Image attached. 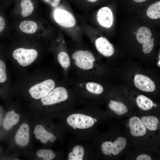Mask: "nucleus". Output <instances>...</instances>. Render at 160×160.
Masks as SVG:
<instances>
[{"mask_svg":"<svg viewBox=\"0 0 160 160\" xmlns=\"http://www.w3.org/2000/svg\"><path fill=\"white\" fill-rule=\"evenodd\" d=\"M37 156L43 158L44 160H51L55 157V154L50 149H41L38 151L36 153Z\"/></svg>","mask_w":160,"mask_h":160,"instance_id":"nucleus-26","label":"nucleus"},{"mask_svg":"<svg viewBox=\"0 0 160 160\" xmlns=\"http://www.w3.org/2000/svg\"><path fill=\"white\" fill-rule=\"evenodd\" d=\"M10 23L12 31L25 34L44 37L47 31L44 27L43 20L38 13L24 19L12 20Z\"/></svg>","mask_w":160,"mask_h":160,"instance_id":"nucleus-4","label":"nucleus"},{"mask_svg":"<svg viewBox=\"0 0 160 160\" xmlns=\"http://www.w3.org/2000/svg\"><path fill=\"white\" fill-rule=\"evenodd\" d=\"M34 133L38 139H40L43 143H47L48 140L53 142L55 140L56 137L52 134L47 132L42 125H38L35 127Z\"/></svg>","mask_w":160,"mask_h":160,"instance_id":"nucleus-20","label":"nucleus"},{"mask_svg":"<svg viewBox=\"0 0 160 160\" xmlns=\"http://www.w3.org/2000/svg\"><path fill=\"white\" fill-rule=\"evenodd\" d=\"M88 1L91 2H95L97 1V0H87Z\"/></svg>","mask_w":160,"mask_h":160,"instance_id":"nucleus-29","label":"nucleus"},{"mask_svg":"<svg viewBox=\"0 0 160 160\" xmlns=\"http://www.w3.org/2000/svg\"><path fill=\"white\" fill-rule=\"evenodd\" d=\"M46 2L52 6L55 7L59 4L60 0H44Z\"/></svg>","mask_w":160,"mask_h":160,"instance_id":"nucleus-27","label":"nucleus"},{"mask_svg":"<svg viewBox=\"0 0 160 160\" xmlns=\"http://www.w3.org/2000/svg\"><path fill=\"white\" fill-rule=\"evenodd\" d=\"M147 16L153 19L160 17V1H159L150 6L147 10Z\"/></svg>","mask_w":160,"mask_h":160,"instance_id":"nucleus-24","label":"nucleus"},{"mask_svg":"<svg viewBox=\"0 0 160 160\" xmlns=\"http://www.w3.org/2000/svg\"><path fill=\"white\" fill-rule=\"evenodd\" d=\"M80 82L78 84L79 88H81L90 94L98 95L102 94L103 92V87L97 83L88 81Z\"/></svg>","mask_w":160,"mask_h":160,"instance_id":"nucleus-21","label":"nucleus"},{"mask_svg":"<svg viewBox=\"0 0 160 160\" xmlns=\"http://www.w3.org/2000/svg\"><path fill=\"white\" fill-rule=\"evenodd\" d=\"M95 44L98 51L105 57L110 56L114 53L113 44L105 37H101L97 39Z\"/></svg>","mask_w":160,"mask_h":160,"instance_id":"nucleus-18","label":"nucleus"},{"mask_svg":"<svg viewBox=\"0 0 160 160\" xmlns=\"http://www.w3.org/2000/svg\"><path fill=\"white\" fill-rule=\"evenodd\" d=\"M30 139L29 127L26 123L22 124L15 135V141L18 145L24 147L27 145Z\"/></svg>","mask_w":160,"mask_h":160,"instance_id":"nucleus-17","label":"nucleus"},{"mask_svg":"<svg viewBox=\"0 0 160 160\" xmlns=\"http://www.w3.org/2000/svg\"><path fill=\"white\" fill-rule=\"evenodd\" d=\"M136 102L137 106L140 109L138 112L136 113L160 114L153 110V109L157 108V105L147 97L143 95H139L136 98Z\"/></svg>","mask_w":160,"mask_h":160,"instance_id":"nucleus-13","label":"nucleus"},{"mask_svg":"<svg viewBox=\"0 0 160 160\" xmlns=\"http://www.w3.org/2000/svg\"><path fill=\"white\" fill-rule=\"evenodd\" d=\"M134 84L137 88L144 92H153L156 88L154 83L149 78L140 74L135 76Z\"/></svg>","mask_w":160,"mask_h":160,"instance_id":"nucleus-15","label":"nucleus"},{"mask_svg":"<svg viewBox=\"0 0 160 160\" xmlns=\"http://www.w3.org/2000/svg\"><path fill=\"white\" fill-rule=\"evenodd\" d=\"M68 97V92L66 87L59 86L54 88L41 101L43 105H52L66 101Z\"/></svg>","mask_w":160,"mask_h":160,"instance_id":"nucleus-8","label":"nucleus"},{"mask_svg":"<svg viewBox=\"0 0 160 160\" xmlns=\"http://www.w3.org/2000/svg\"><path fill=\"white\" fill-rule=\"evenodd\" d=\"M43 37L14 32L10 40L12 47L11 55L21 66L25 67L33 63L38 58V47Z\"/></svg>","mask_w":160,"mask_h":160,"instance_id":"nucleus-2","label":"nucleus"},{"mask_svg":"<svg viewBox=\"0 0 160 160\" xmlns=\"http://www.w3.org/2000/svg\"><path fill=\"white\" fill-rule=\"evenodd\" d=\"M84 153L83 147L79 145L75 146L68 155V160H82Z\"/></svg>","mask_w":160,"mask_h":160,"instance_id":"nucleus-23","label":"nucleus"},{"mask_svg":"<svg viewBox=\"0 0 160 160\" xmlns=\"http://www.w3.org/2000/svg\"><path fill=\"white\" fill-rule=\"evenodd\" d=\"M5 13L3 11L0 10V38L10 40L12 38V34L10 23L7 19Z\"/></svg>","mask_w":160,"mask_h":160,"instance_id":"nucleus-19","label":"nucleus"},{"mask_svg":"<svg viewBox=\"0 0 160 160\" xmlns=\"http://www.w3.org/2000/svg\"><path fill=\"white\" fill-rule=\"evenodd\" d=\"M20 116L14 111L8 112L6 114L3 122V126L6 129L8 130L16 124L19 121Z\"/></svg>","mask_w":160,"mask_h":160,"instance_id":"nucleus-22","label":"nucleus"},{"mask_svg":"<svg viewBox=\"0 0 160 160\" xmlns=\"http://www.w3.org/2000/svg\"><path fill=\"white\" fill-rule=\"evenodd\" d=\"M125 160H154L160 159V154L146 151H135L130 149L124 157Z\"/></svg>","mask_w":160,"mask_h":160,"instance_id":"nucleus-14","label":"nucleus"},{"mask_svg":"<svg viewBox=\"0 0 160 160\" xmlns=\"http://www.w3.org/2000/svg\"><path fill=\"white\" fill-rule=\"evenodd\" d=\"M54 16L57 23L63 27H71L75 24L76 21L73 16L66 10L57 9L54 12Z\"/></svg>","mask_w":160,"mask_h":160,"instance_id":"nucleus-12","label":"nucleus"},{"mask_svg":"<svg viewBox=\"0 0 160 160\" xmlns=\"http://www.w3.org/2000/svg\"><path fill=\"white\" fill-rule=\"evenodd\" d=\"M135 2H141L145 1L146 0H133Z\"/></svg>","mask_w":160,"mask_h":160,"instance_id":"nucleus-28","label":"nucleus"},{"mask_svg":"<svg viewBox=\"0 0 160 160\" xmlns=\"http://www.w3.org/2000/svg\"><path fill=\"white\" fill-rule=\"evenodd\" d=\"M97 19L99 23L106 28H110L113 22V16L111 9L107 7H103L98 11Z\"/></svg>","mask_w":160,"mask_h":160,"instance_id":"nucleus-16","label":"nucleus"},{"mask_svg":"<svg viewBox=\"0 0 160 160\" xmlns=\"http://www.w3.org/2000/svg\"><path fill=\"white\" fill-rule=\"evenodd\" d=\"M58 61L64 70L68 69L71 65V60L68 54L65 52L62 51L59 52L57 55Z\"/></svg>","mask_w":160,"mask_h":160,"instance_id":"nucleus-25","label":"nucleus"},{"mask_svg":"<svg viewBox=\"0 0 160 160\" xmlns=\"http://www.w3.org/2000/svg\"><path fill=\"white\" fill-rule=\"evenodd\" d=\"M38 13L35 3L32 0H21L19 7H15L10 13L12 20L24 19Z\"/></svg>","mask_w":160,"mask_h":160,"instance_id":"nucleus-6","label":"nucleus"},{"mask_svg":"<svg viewBox=\"0 0 160 160\" xmlns=\"http://www.w3.org/2000/svg\"><path fill=\"white\" fill-rule=\"evenodd\" d=\"M151 31L146 27L140 28L137 31V40L140 43L143 44V50L145 53H149L153 48L154 39H151Z\"/></svg>","mask_w":160,"mask_h":160,"instance_id":"nucleus-11","label":"nucleus"},{"mask_svg":"<svg viewBox=\"0 0 160 160\" xmlns=\"http://www.w3.org/2000/svg\"><path fill=\"white\" fill-rule=\"evenodd\" d=\"M160 60H159V61L158 63V65H159V66L160 67Z\"/></svg>","mask_w":160,"mask_h":160,"instance_id":"nucleus-30","label":"nucleus"},{"mask_svg":"<svg viewBox=\"0 0 160 160\" xmlns=\"http://www.w3.org/2000/svg\"><path fill=\"white\" fill-rule=\"evenodd\" d=\"M72 58L76 68L84 72L88 73L94 67L95 59L89 51L78 50L73 54Z\"/></svg>","mask_w":160,"mask_h":160,"instance_id":"nucleus-5","label":"nucleus"},{"mask_svg":"<svg viewBox=\"0 0 160 160\" xmlns=\"http://www.w3.org/2000/svg\"><path fill=\"white\" fill-rule=\"evenodd\" d=\"M106 135L100 144L102 154L110 160H119L124 157L131 145L121 122L113 123Z\"/></svg>","mask_w":160,"mask_h":160,"instance_id":"nucleus-3","label":"nucleus"},{"mask_svg":"<svg viewBox=\"0 0 160 160\" xmlns=\"http://www.w3.org/2000/svg\"><path fill=\"white\" fill-rule=\"evenodd\" d=\"M97 121V118L79 113L71 114L67 119L68 125L74 129H85L91 127Z\"/></svg>","mask_w":160,"mask_h":160,"instance_id":"nucleus-7","label":"nucleus"},{"mask_svg":"<svg viewBox=\"0 0 160 160\" xmlns=\"http://www.w3.org/2000/svg\"><path fill=\"white\" fill-rule=\"evenodd\" d=\"M55 87V83L52 79H48L31 87L29 92L31 97L36 99H41L45 97Z\"/></svg>","mask_w":160,"mask_h":160,"instance_id":"nucleus-10","label":"nucleus"},{"mask_svg":"<svg viewBox=\"0 0 160 160\" xmlns=\"http://www.w3.org/2000/svg\"><path fill=\"white\" fill-rule=\"evenodd\" d=\"M121 122L131 143V149L160 154V138L148 130L136 113Z\"/></svg>","mask_w":160,"mask_h":160,"instance_id":"nucleus-1","label":"nucleus"},{"mask_svg":"<svg viewBox=\"0 0 160 160\" xmlns=\"http://www.w3.org/2000/svg\"><path fill=\"white\" fill-rule=\"evenodd\" d=\"M136 113L148 130L160 138V114Z\"/></svg>","mask_w":160,"mask_h":160,"instance_id":"nucleus-9","label":"nucleus"}]
</instances>
